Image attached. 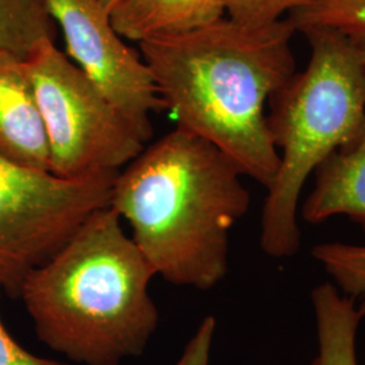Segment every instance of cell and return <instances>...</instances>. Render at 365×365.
<instances>
[{
	"label": "cell",
	"instance_id": "cell-1",
	"mask_svg": "<svg viewBox=\"0 0 365 365\" xmlns=\"http://www.w3.org/2000/svg\"><path fill=\"white\" fill-rule=\"evenodd\" d=\"M295 33L288 18L248 25L226 15L138 43L176 128L215 145L265 188L279 167L265 106L297 72Z\"/></svg>",
	"mask_w": 365,
	"mask_h": 365
},
{
	"label": "cell",
	"instance_id": "cell-2",
	"mask_svg": "<svg viewBox=\"0 0 365 365\" xmlns=\"http://www.w3.org/2000/svg\"><path fill=\"white\" fill-rule=\"evenodd\" d=\"M244 176L215 145L176 128L118 172L108 206L156 276L209 291L229 272L230 233L250 206Z\"/></svg>",
	"mask_w": 365,
	"mask_h": 365
},
{
	"label": "cell",
	"instance_id": "cell-3",
	"mask_svg": "<svg viewBox=\"0 0 365 365\" xmlns=\"http://www.w3.org/2000/svg\"><path fill=\"white\" fill-rule=\"evenodd\" d=\"M155 276L107 206L27 274L19 299L53 352L76 364L120 365L141 356L156 333Z\"/></svg>",
	"mask_w": 365,
	"mask_h": 365
},
{
	"label": "cell",
	"instance_id": "cell-4",
	"mask_svg": "<svg viewBox=\"0 0 365 365\" xmlns=\"http://www.w3.org/2000/svg\"><path fill=\"white\" fill-rule=\"evenodd\" d=\"M310 60L269 99L267 114L279 167L261 214L260 245L288 259L302 245L300 192L310 175L360 131L365 119V76L348 36L333 29L303 33Z\"/></svg>",
	"mask_w": 365,
	"mask_h": 365
},
{
	"label": "cell",
	"instance_id": "cell-5",
	"mask_svg": "<svg viewBox=\"0 0 365 365\" xmlns=\"http://www.w3.org/2000/svg\"><path fill=\"white\" fill-rule=\"evenodd\" d=\"M49 145V170L64 179L125 168L145 141L53 39L25 57Z\"/></svg>",
	"mask_w": 365,
	"mask_h": 365
},
{
	"label": "cell",
	"instance_id": "cell-6",
	"mask_svg": "<svg viewBox=\"0 0 365 365\" xmlns=\"http://www.w3.org/2000/svg\"><path fill=\"white\" fill-rule=\"evenodd\" d=\"M115 173L64 179L0 156V283L19 299L27 274L110 203Z\"/></svg>",
	"mask_w": 365,
	"mask_h": 365
},
{
	"label": "cell",
	"instance_id": "cell-7",
	"mask_svg": "<svg viewBox=\"0 0 365 365\" xmlns=\"http://www.w3.org/2000/svg\"><path fill=\"white\" fill-rule=\"evenodd\" d=\"M66 41V54L130 120L145 143L152 114L164 110L143 54L129 46L101 0H45Z\"/></svg>",
	"mask_w": 365,
	"mask_h": 365
},
{
	"label": "cell",
	"instance_id": "cell-8",
	"mask_svg": "<svg viewBox=\"0 0 365 365\" xmlns=\"http://www.w3.org/2000/svg\"><path fill=\"white\" fill-rule=\"evenodd\" d=\"M0 156L49 170V145L25 58L0 48Z\"/></svg>",
	"mask_w": 365,
	"mask_h": 365
},
{
	"label": "cell",
	"instance_id": "cell-9",
	"mask_svg": "<svg viewBox=\"0 0 365 365\" xmlns=\"http://www.w3.org/2000/svg\"><path fill=\"white\" fill-rule=\"evenodd\" d=\"M314 173L315 185L299 209L302 218L318 225L346 215L365 229V119L356 137L333 152Z\"/></svg>",
	"mask_w": 365,
	"mask_h": 365
},
{
	"label": "cell",
	"instance_id": "cell-10",
	"mask_svg": "<svg viewBox=\"0 0 365 365\" xmlns=\"http://www.w3.org/2000/svg\"><path fill=\"white\" fill-rule=\"evenodd\" d=\"M227 15V0H122L111 22L125 39L180 34L210 25Z\"/></svg>",
	"mask_w": 365,
	"mask_h": 365
},
{
	"label": "cell",
	"instance_id": "cell-11",
	"mask_svg": "<svg viewBox=\"0 0 365 365\" xmlns=\"http://www.w3.org/2000/svg\"><path fill=\"white\" fill-rule=\"evenodd\" d=\"M312 303L317 327L312 365H359L357 331L364 315L356 302L325 282L312 291Z\"/></svg>",
	"mask_w": 365,
	"mask_h": 365
},
{
	"label": "cell",
	"instance_id": "cell-12",
	"mask_svg": "<svg viewBox=\"0 0 365 365\" xmlns=\"http://www.w3.org/2000/svg\"><path fill=\"white\" fill-rule=\"evenodd\" d=\"M45 0H0V48L26 57L43 39L56 38Z\"/></svg>",
	"mask_w": 365,
	"mask_h": 365
},
{
	"label": "cell",
	"instance_id": "cell-13",
	"mask_svg": "<svg viewBox=\"0 0 365 365\" xmlns=\"http://www.w3.org/2000/svg\"><path fill=\"white\" fill-rule=\"evenodd\" d=\"M314 260L334 282V286L351 299L365 317V245L324 242L312 250Z\"/></svg>",
	"mask_w": 365,
	"mask_h": 365
},
{
	"label": "cell",
	"instance_id": "cell-14",
	"mask_svg": "<svg viewBox=\"0 0 365 365\" xmlns=\"http://www.w3.org/2000/svg\"><path fill=\"white\" fill-rule=\"evenodd\" d=\"M287 18L302 33L324 27L353 36L365 33V0H309Z\"/></svg>",
	"mask_w": 365,
	"mask_h": 365
},
{
	"label": "cell",
	"instance_id": "cell-15",
	"mask_svg": "<svg viewBox=\"0 0 365 365\" xmlns=\"http://www.w3.org/2000/svg\"><path fill=\"white\" fill-rule=\"evenodd\" d=\"M309 0H227V16L241 24L265 25Z\"/></svg>",
	"mask_w": 365,
	"mask_h": 365
},
{
	"label": "cell",
	"instance_id": "cell-16",
	"mask_svg": "<svg viewBox=\"0 0 365 365\" xmlns=\"http://www.w3.org/2000/svg\"><path fill=\"white\" fill-rule=\"evenodd\" d=\"M217 330V319L214 315L205 317L195 333L187 342L182 356L176 365H210L211 351Z\"/></svg>",
	"mask_w": 365,
	"mask_h": 365
},
{
	"label": "cell",
	"instance_id": "cell-17",
	"mask_svg": "<svg viewBox=\"0 0 365 365\" xmlns=\"http://www.w3.org/2000/svg\"><path fill=\"white\" fill-rule=\"evenodd\" d=\"M4 292L0 283V297ZM0 365H71L64 361L43 359L24 349L15 339L10 336L6 327L3 325L0 317Z\"/></svg>",
	"mask_w": 365,
	"mask_h": 365
},
{
	"label": "cell",
	"instance_id": "cell-18",
	"mask_svg": "<svg viewBox=\"0 0 365 365\" xmlns=\"http://www.w3.org/2000/svg\"><path fill=\"white\" fill-rule=\"evenodd\" d=\"M348 37L351 39L353 48L359 56V61H360V66H361L365 76V33H359V34H353Z\"/></svg>",
	"mask_w": 365,
	"mask_h": 365
},
{
	"label": "cell",
	"instance_id": "cell-19",
	"mask_svg": "<svg viewBox=\"0 0 365 365\" xmlns=\"http://www.w3.org/2000/svg\"><path fill=\"white\" fill-rule=\"evenodd\" d=\"M101 1H102V4L105 6L106 9L111 13L122 0H101Z\"/></svg>",
	"mask_w": 365,
	"mask_h": 365
}]
</instances>
